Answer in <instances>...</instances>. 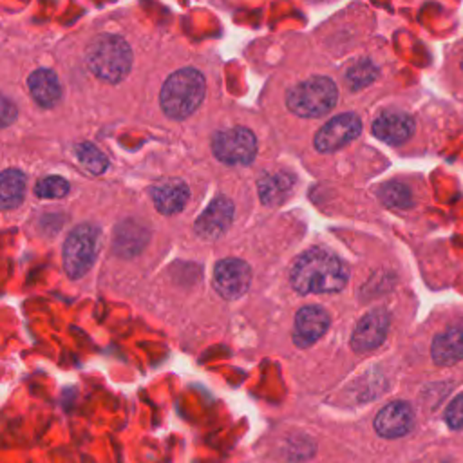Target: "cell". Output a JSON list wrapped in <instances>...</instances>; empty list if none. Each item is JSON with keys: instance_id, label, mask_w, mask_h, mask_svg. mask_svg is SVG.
I'll return each mask as SVG.
<instances>
[{"instance_id": "14", "label": "cell", "mask_w": 463, "mask_h": 463, "mask_svg": "<svg viewBox=\"0 0 463 463\" xmlns=\"http://www.w3.org/2000/svg\"><path fill=\"white\" fill-rule=\"evenodd\" d=\"M152 201L161 213L165 215L177 213L184 208L188 201V186L179 179H168V181L157 183L152 188Z\"/></svg>"}, {"instance_id": "5", "label": "cell", "mask_w": 463, "mask_h": 463, "mask_svg": "<svg viewBox=\"0 0 463 463\" xmlns=\"http://www.w3.org/2000/svg\"><path fill=\"white\" fill-rule=\"evenodd\" d=\"M98 251V230L92 224L76 226L63 244V266L71 279L83 277Z\"/></svg>"}, {"instance_id": "13", "label": "cell", "mask_w": 463, "mask_h": 463, "mask_svg": "<svg viewBox=\"0 0 463 463\" xmlns=\"http://www.w3.org/2000/svg\"><path fill=\"white\" fill-rule=\"evenodd\" d=\"M414 130V121L405 112H383L373 121V134L389 143V145H400L411 137Z\"/></svg>"}, {"instance_id": "16", "label": "cell", "mask_w": 463, "mask_h": 463, "mask_svg": "<svg viewBox=\"0 0 463 463\" xmlns=\"http://www.w3.org/2000/svg\"><path fill=\"white\" fill-rule=\"evenodd\" d=\"M31 96L34 101L42 107H52L58 103L61 96V87L56 78V74L49 69H38L34 71L27 80Z\"/></svg>"}, {"instance_id": "12", "label": "cell", "mask_w": 463, "mask_h": 463, "mask_svg": "<svg viewBox=\"0 0 463 463\" xmlns=\"http://www.w3.org/2000/svg\"><path fill=\"white\" fill-rule=\"evenodd\" d=\"M414 414L409 403L391 402L374 418V429L383 438H400L412 427Z\"/></svg>"}, {"instance_id": "20", "label": "cell", "mask_w": 463, "mask_h": 463, "mask_svg": "<svg viewBox=\"0 0 463 463\" xmlns=\"http://www.w3.org/2000/svg\"><path fill=\"white\" fill-rule=\"evenodd\" d=\"M380 199L391 208H407L412 204L411 192L402 183H387L380 190Z\"/></svg>"}, {"instance_id": "6", "label": "cell", "mask_w": 463, "mask_h": 463, "mask_svg": "<svg viewBox=\"0 0 463 463\" xmlns=\"http://www.w3.org/2000/svg\"><path fill=\"white\" fill-rule=\"evenodd\" d=\"M212 150L222 163L248 165L257 154V139L251 130L244 127H233L213 136Z\"/></svg>"}, {"instance_id": "15", "label": "cell", "mask_w": 463, "mask_h": 463, "mask_svg": "<svg viewBox=\"0 0 463 463\" xmlns=\"http://www.w3.org/2000/svg\"><path fill=\"white\" fill-rule=\"evenodd\" d=\"M432 360L438 365H452L463 358V324L439 333L430 347Z\"/></svg>"}, {"instance_id": "18", "label": "cell", "mask_w": 463, "mask_h": 463, "mask_svg": "<svg viewBox=\"0 0 463 463\" xmlns=\"http://www.w3.org/2000/svg\"><path fill=\"white\" fill-rule=\"evenodd\" d=\"M291 190V177L286 174H271L259 181V194L266 204L280 203Z\"/></svg>"}, {"instance_id": "4", "label": "cell", "mask_w": 463, "mask_h": 463, "mask_svg": "<svg viewBox=\"0 0 463 463\" xmlns=\"http://www.w3.org/2000/svg\"><path fill=\"white\" fill-rule=\"evenodd\" d=\"M338 98L336 85L324 76H315L297 83L288 90L286 103L289 110L304 118H318L327 114Z\"/></svg>"}, {"instance_id": "9", "label": "cell", "mask_w": 463, "mask_h": 463, "mask_svg": "<svg viewBox=\"0 0 463 463\" xmlns=\"http://www.w3.org/2000/svg\"><path fill=\"white\" fill-rule=\"evenodd\" d=\"M232 219H233V204H232V201L228 197H224V195H219L197 217V221H195V233L201 239L213 241V239L221 237L228 230V226L232 224Z\"/></svg>"}, {"instance_id": "23", "label": "cell", "mask_w": 463, "mask_h": 463, "mask_svg": "<svg viewBox=\"0 0 463 463\" xmlns=\"http://www.w3.org/2000/svg\"><path fill=\"white\" fill-rule=\"evenodd\" d=\"M445 421L452 429H461L463 427V392L456 396L450 405L445 411Z\"/></svg>"}, {"instance_id": "7", "label": "cell", "mask_w": 463, "mask_h": 463, "mask_svg": "<svg viewBox=\"0 0 463 463\" xmlns=\"http://www.w3.org/2000/svg\"><path fill=\"white\" fill-rule=\"evenodd\" d=\"M362 121L356 114H338L329 119L315 136V148L318 152H335L358 137Z\"/></svg>"}, {"instance_id": "21", "label": "cell", "mask_w": 463, "mask_h": 463, "mask_svg": "<svg viewBox=\"0 0 463 463\" xmlns=\"http://www.w3.org/2000/svg\"><path fill=\"white\" fill-rule=\"evenodd\" d=\"M34 192H36L38 197L58 199V197L67 195V192H69V183H67L63 177L49 175V177H43V179H40V181L36 183Z\"/></svg>"}, {"instance_id": "2", "label": "cell", "mask_w": 463, "mask_h": 463, "mask_svg": "<svg viewBox=\"0 0 463 463\" xmlns=\"http://www.w3.org/2000/svg\"><path fill=\"white\" fill-rule=\"evenodd\" d=\"M204 78L197 69L186 67L170 74L163 83L159 101L166 116L174 119L188 118L204 98Z\"/></svg>"}, {"instance_id": "8", "label": "cell", "mask_w": 463, "mask_h": 463, "mask_svg": "<svg viewBox=\"0 0 463 463\" xmlns=\"http://www.w3.org/2000/svg\"><path fill=\"white\" fill-rule=\"evenodd\" d=\"M251 280V269L239 259H222L213 269V284L221 297L233 300L246 293Z\"/></svg>"}, {"instance_id": "22", "label": "cell", "mask_w": 463, "mask_h": 463, "mask_svg": "<svg viewBox=\"0 0 463 463\" xmlns=\"http://www.w3.org/2000/svg\"><path fill=\"white\" fill-rule=\"evenodd\" d=\"M345 78L349 80L353 89H360L376 78V69L369 61H360L349 69Z\"/></svg>"}, {"instance_id": "3", "label": "cell", "mask_w": 463, "mask_h": 463, "mask_svg": "<svg viewBox=\"0 0 463 463\" xmlns=\"http://www.w3.org/2000/svg\"><path fill=\"white\" fill-rule=\"evenodd\" d=\"M87 65L103 81L118 83L130 71L132 51L121 36L99 34L87 49Z\"/></svg>"}, {"instance_id": "10", "label": "cell", "mask_w": 463, "mask_h": 463, "mask_svg": "<svg viewBox=\"0 0 463 463\" xmlns=\"http://www.w3.org/2000/svg\"><path fill=\"white\" fill-rule=\"evenodd\" d=\"M389 329V315L385 309L369 311L354 327L351 345L358 353H365L376 349L387 335Z\"/></svg>"}, {"instance_id": "11", "label": "cell", "mask_w": 463, "mask_h": 463, "mask_svg": "<svg viewBox=\"0 0 463 463\" xmlns=\"http://www.w3.org/2000/svg\"><path fill=\"white\" fill-rule=\"evenodd\" d=\"M329 327V315L318 306H306L295 317L293 340L300 347L315 344Z\"/></svg>"}, {"instance_id": "17", "label": "cell", "mask_w": 463, "mask_h": 463, "mask_svg": "<svg viewBox=\"0 0 463 463\" xmlns=\"http://www.w3.org/2000/svg\"><path fill=\"white\" fill-rule=\"evenodd\" d=\"M25 194V175L20 170H4L0 177V203L4 210L14 208L22 203Z\"/></svg>"}, {"instance_id": "24", "label": "cell", "mask_w": 463, "mask_h": 463, "mask_svg": "<svg viewBox=\"0 0 463 463\" xmlns=\"http://www.w3.org/2000/svg\"><path fill=\"white\" fill-rule=\"evenodd\" d=\"M14 118H16V109H14V105H11L7 98H4V99H2V123H4V125H9Z\"/></svg>"}, {"instance_id": "1", "label": "cell", "mask_w": 463, "mask_h": 463, "mask_svg": "<svg viewBox=\"0 0 463 463\" xmlns=\"http://www.w3.org/2000/svg\"><path fill=\"white\" fill-rule=\"evenodd\" d=\"M347 277V268L338 257L324 250H309L293 264L291 286L302 295L335 293L345 286Z\"/></svg>"}, {"instance_id": "19", "label": "cell", "mask_w": 463, "mask_h": 463, "mask_svg": "<svg viewBox=\"0 0 463 463\" xmlns=\"http://www.w3.org/2000/svg\"><path fill=\"white\" fill-rule=\"evenodd\" d=\"M78 161L90 172V174H103L107 170V157L90 143H81L76 146Z\"/></svg>"}]
</instances>
